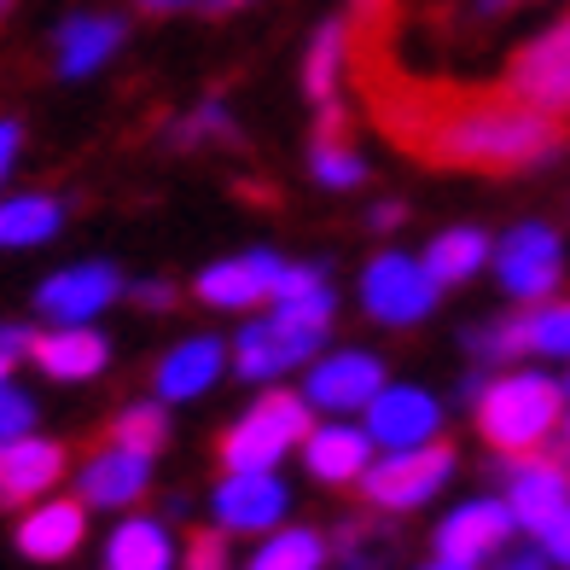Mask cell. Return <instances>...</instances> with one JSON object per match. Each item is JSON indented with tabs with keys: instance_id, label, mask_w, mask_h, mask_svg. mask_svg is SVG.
Here are the masks:
<instances>
[{
	"instance_id": "6da1fadb",
	"label": "cell",
	"mask_w": 570,
	"mask_h": 570,
	"mask_svg": "<svg viewBox=\"0 0 570 570\" xmlns=\"http://www.w3.org/2000/svg\"><path fill=\"white\" fill-rule=\"evenodd\" d=\"M559 117L518 106L512 94H472L425 122H407V146L454 169H535L559 158Z\"/></svg>"
},
{
	"instance_id": "7a4b0ae2",
	"label": "cell",
	"mask_w": 570,
	"mask_h": 570,
	"mask_svg": "<svg viewBox=\"0 0 570 570\" xmlns=\"http://www.w3.org/2000/svg\"><path fill=\"white\" fill-rule=\"evenodd\" d=\"M472 413H478V436L495 454H535L548 436H559V420H564V384L548 379V373H501L478 384L472 396Z\"/></svg>"
},
{
	"instance_id": "3957f363",
	"label": "cell",
	"mask_w": 570,
	"mask_h": 570,
	"mask_svg": "<svg viewBox=\"0 0 570 570\" xmlns=\"http://www.w3.org/2000/svg\"><path fill=\"white\" fill-rule=\"evenodd\" d=\"M308 413L315 407L303 402V391H263L245 407V420L222 431V465L227 472H274L303 443V431L315 425Z\"/></svg>"
},
{
	"instance_id": "277c9868",
	"label": "cell",
	"mask_w": 570,
	"mask_h": 570,
	"mask_svg": "<svg viewBox=\"0 0 570 570\" xmlns=\"http://www.w3.org/2000/svg\"><path fill=\"white\" fill-rule=\"evenodd\" d=\"M454 478V449L449 443H420V449H384L361 472V495L379 512H420L449 489Z\"/></svg>"
},
{
	"instance_id": "5b68a950",
	"label": "cell",
	"mask_w": 570,
	"mask_h": 570,
	"mask_svg": "<svg viewBox=\"0 0 570 570\" xmlns=\"http://www.w3.org/2000/svg\"><path fill=\"white\" fill-rule=\"evenodd\" d=\"M326 350V326H303L292 315H279V308H268V315H256L239 326V338H233V373L250 379V384H274L279 373H297L308 367Z\"/></svg>"
},
{
	"instance_id": "8992f818",
	"label": "cell",
	"mask_w": 570,
	"mask_h": 570,
	"mask_svg": "<svg viewBox=\"0 0 570 570\" xmlns=\"http://www.w3.org/2000/svg\"><path fill=\"white\" fill-rule=\"evenodd\" d=\"M507 94L518 99V106H530V111L570 117V12L512 53Z\"/></svg>"
},
{
	"instance_id": "52a82bcc",
	"label": "cell",
	"mask_w": 570,
	"mask_h": 570,
	"mask_svg": "<svg viewBox=\"0 0 570 570\" xmlns=\"http://www.w3.org/2000/svg\"><path fill=\"white\" fill-rule=\"evenodd\" d=\"M501 292L518 303H548L564 279V245L548 222H518L501 245H489Z\"/></svg>"
},
{
	"instance_id": "ba28073f",
	"label": "cell",
	"mask_w": 570,
	"mask_h": 570,
	"mask_svg": "<svg viewBox=\"0 0 570 570\" xmlns=\"http://www.w3.org/2000/svg\"><path fill=\"white\" fill-rule=\"evenodd\" d=\"M436 292H443V285H436L420 256H407V250H384L361 268V308H367L379 326H420L436 308Z\"/></svg>"
},
{
	"instance_id": "9c48e42d",
	"label": "cell",
	"mask_w": 570,
	"mask_h": 570,
	"mask_svg": "<svg viewBox=\"0 0 570 570\" xmlns=\"http://www.w3.org/2000/svg\"><path fill=\"white\" fill-rule=\"evenodd\" d=\"M384 361L373 350H321L308 361V379H303V402L315 413H332V420H350L361 413L379 391H384Z\"/></svg>"
},
{
	"instance_id": "30bf717a",
	"label": "cell",
	"mask_w": 570,
	"mask_h": 570,
	"mask_svg": "<svg viewBox=\"0 0 570 570\" xmlns=\"http://www.w3.org/2000/svg\"><path fill=\"white\" fill-rule=\"evenodd\" d=\"M292 512V489L279 483V472H222L210 489V518L227 535H268Z\"/></svg>"
},
{
	"instance_id": "8fae6325",
	"label": "cell",
	"mask_w": 570,
	"mask_h": 570,
	"mask_svg": "<svg viewBox=\"0 0 570 570\" xmlns=\"http://www.w3.org/2000/svg\"><path fill=\"white\" fill-rule=\"evenodd\" d=\"M507 512L524 535H541L570 507V465L548 454H507Z\"/></svg>"
},
{
	"instance_id": "7c38bea8",
	"label": "cell",
	"mask_w": 570,
	"mask_h": 570,
	"mask_svg": "<svg viewBox=\"0 0 570 570\" xmlns=\"http://www.w3.org/2000/svg\"><path fill=\"white\" fill-rule=\"evenodd\" d=\"M122 297V274L111 263H70L59 274L41 279L36 292V315L53 326H88Z\"/></svg>"
},
{
	"instance_id": "4fadbf2b",
	"label": "cell",
	"mask_w": 570,
	"mask_h": 570,
	"mask_svg": "<svg viewBox=\"0 0 570 570\" xmlns=\"http://www.w3.org/2000/svg\"><path fill=\"white\" fill-rule=\"evenodd\" d=\"M361 425H367L373 449H420V443H436L443 431V402L420 384H384V391L361 407Z\"/></svg>"
},
{
	"instance_id": "5bb4252c",
	"label": "cell",
	"mask_w": 570,
	"mask_h": 570,
	"mask_svg": "<svg viewBox=\"0 0 570 570\" xmlns=\"http://www.w3.org/2000/svg\"><path fill=\"white\" fill-rule=\"evenodd\" d=\"M151 489V454L122 449V443H99L82 465H76V501L99 507V512H128Z\"/></svg>"
},
{
	"instance_id": "9a60e30c",
	"label": "cell",
	"mask_w": 570,
	"mask_h": 570,
	"mask_svg": "<svg viewBox=\"0 0 570 570\" xmlns=\"http://www.w3.org/2000/svg\"><path fill=\"white\" fill-rule=\"evenodd\" d=\"M512 535H518V524H512L507 501L478 495V501H460L454 512H443V524H436V553L460 559V564H489Z\"/></svg>"
},
{
	"instance_id": "2e32d148",
	"label": "cell",
	"mask_w": 570,
	"mask_h": 570,
	"mask_svg": "<svg viewBox=\"0 0 570 570\" xmlns=\"http://www.w3.org/2000/svg\"><path fill=\"white\" fill-rule=\"evenodd\" d=\"M279 256L274 250H239V256H222V263H210L198 274V303L204 308H227V315H245V308H256V303H268L274 297V285H279Z\"/></svg>"
},
{
	"instance_id": "e0dca14e",
	"label": "cell",
	"mask_w": 570,
	"mask_h": 570,
	"mask_svg": "<svg viewBox=\"0 0 570 570\" xmlns=\"http://www.w3.org/2000/svg\"><path fill=\"white\" fill-rule=\"evenodd\" d=\"M297 454H303V465H308V478L315 483H326V489H350V483H361V472L373 465V436H367V425H355V420H326L321 425H308L303 431V443H297Z\"/></svg>"
},
{
	"instance_id": "ac0fdd59",
	"label": "cell",
	"mask_w": 570,
	"mask_h": 570,
	"mask_svg": "<svg viewBox=\"0 0 570 570\" xmlns=\"http://www.w3.org/2000/svg\"><path fill=\"white\" fill-rule=\"evenodd\" d=\"M65 465H70L65 443H53V436L23 431L12 443H0V507H30L41 495H53Z\"/></svg>"
},
{
	"instance_id": "d6986e66",
	"label": "cell",
	"mask_w": 570,
	"mask_h": 570,
	"mask_svg": "<svg viewBox=\"0 0 570 570\" xmlns=\"http://www.w3.org/2000/svg\"><path fill=\"white\" fill-rule=\"evenodd\" d=\"M18 553L36 559V564H65L76 548L88 541V507L82 501H65V495H41L23 507L18 518Z\"/></svg>"
},
{
	"instance_id": "ffe728a7",
	"label": "cell",
	"mask_w": 570,
	"mask_h": 570,
	"mask_svg": "<svg viewBox=\"0 0 570 570\" xmlns=\"http://www.w3.org/2000/svg\"><path fill=\"white\" fill-rule=\"evenodd\" d=\"M122 18L117 12H70L53 30V70L65 82H82V76L106 70L122 47Z\"/></svg>"
},
{
	"instance_id": "44dd1931",
	"label": "cell",
	"mask_w": 570,
	"mask_h": 570,
	"mask_svg": "<svg viewBox=\"0 0 570 570\" xmlns=\"http://www.w3.org/2000/svg\"><path fill=\"white\" fill-rule=\"evenodd\" d=\"M227 361L233 355L222 338H180L175 350H164L158 373H151V391H158V402H198L222 384Z\"/></svg>"
},
{
	"instance_id": "7402d4cb",
	"label": "cell",
	"mask_w": 570,
	"mask_h": 570,
	"mask_svg": "<svg viewBox=\"0 0 570 570\" xmlns=\"http://www.w3.org/2000/svg\"><path fill=\"white\" fill-rule=\"evenodd\" d=\"M30 355H36V367H41L47 379H59V384H88V379L106 373L111 344L99 338L94 326H47V332H36Z\"/></svg>"
},
{
	"instance_id": "603a6c76",
	"label": "cell",
	"mask_w": 570,
	"mask_h": 570,
	"mask_svg": "<svg viewBox=\"0 0 570 570\" xmlns=\"http://www.w3.org/2000/svg\"><path fill=\"white\" fill-rule=\"evenodd\" d=\"M180 548L164 518H122V524L106 535V570H175Z\"/></svg>"
},
{
	"instance_id": "cb8c5ba5",
	"label": "cell",
	"mask_w": 570,
	"mask_h": 570,
	"mask_svg": "<svg viewBox=\"0 0 570 570\" xmlns=\"http://www.w3.org/2000/svg\"><path fill=\"white\" fill-rule=\"evenodd\" d=\"M65 227V204L47 193H18L0 198V250H36L47 239H59Z\"/></svg>"
},
{
	"instance_id": "d4e9b609",
	"label": "cell",
	"mask_w": 570,
	"mask_h": 570,
	"mask_svg": "<svg viewBox=\"0 0 570 570\" xmlns=\"http://www.w3.org/2000/svg\"><path fill=\"white\" fill-rule=\"evenodd\" d=\"M425 274L436 285H465L483 263H489V233L483 227H449V233H436L431 250L420 256Z\"/></svg>"
},
{
	"instance_id": "484cf974",
	"label": "cell",
	"mask_w": 570,
	"mask_h": 570,
	"mask_svg": "<svg viewBox=\"0 0 570 570\" xmlns=\"http://www.w3.org/2000/svg\"><path fill=\"white\" fill-rule=\"evenodd\" d=\"M250 570H326V535L308 524H279L263 535Z\"/></svg>"
},
{
	"instance_id": "4316f807",
	"label": "cell",
	"mask_w": 570,
	"mask_h": 570,
	"mask_svg": "<svg viewBox=\"0 0 570 570\" xmlns=\"http://www.w3.org/2000/svg\"><path fill=\"white\" fill-rule=\"evenodd\" d=\"M338 70H344V23L326 18L315 36H308V53H303V94L326 106L338 99Z\"/></svg>"
},
{
	"instance_id": "83f0119b",
	"label": "cell",
	"mask_w": 570,
	"mask_h": 570,
	"mask_svg": "<svg viewBox=\"0 0 570 570\" xmlns=\"http://www.w3.org/2000/svg\"><path fill=\"white\" fill-rule=\"evenodd\" d=\"M308 175H315L326 193H350L367 180V158H361L344 135H315V146H308Z\"/></svg>"
},
{
	"instance_id": "f1b7e54d",
	"label": "cell",
	"mask_w": 570,
	"mask_h": 570,
	"mask_svg": "<svg viewBox=\"0 0 570 570\" xmlns=\"http://www.w3.org/2000/svg\"><path fill=\"white\" fill-rule=\"evenodd\" d=\"M111 443L140 449V454L158 460V449L169 443V413H164V402H128L117 420H111Z\"/></svg>"
},
{
	"instance_id": "f546056e",
	"label": "cell",
	"mask_w": 570,
	"mask_h": 570,
	"mask_svg": "<svg viewBox=\"0 0 570 570\" xmlns=\"http://www.w3.org/2000/svg\"><path fill=\"white\" fill-rule=\"evenodd\" d=\"M524 355L570 361V303H535L524 315Z\"/></svg>"
},
{
	"instance_id": "4dcf8cb0",
	"label": "cell",
	"mask_w": 570,
	"mask_h": 570,
	"mask_svg": "<svg viewBox=\"0 0 570 570\" xmlns=\"http://www.w3.org/2000/svg\"><path fill=\"white\" fill-rule=\"evenodd\" d=\"M465 350H472L478 361H495V367H507V361H524V315L472 326V332H465Z\"/></svg>"
},
{
	"instance_id": "1f68e13d",
	"label": "cell",
	"mask_w": 570,
	"mask_h": 570,
	"mask_svg": "<svg viewBox=\"0 0 570 570\" xmlns=\"http://www.w3.org/2000/svg\"><path fill=\"white\" fill-rule=\"evenodd\" d=\"M23 431H36V396L18 391L12 379H0V443H12Z\"/></svg>"
},
{
	"instance_id": "d6a6232c",
	"label": "cell",
	"mask_w": 570,
	"mask_h": 570,
	"mask_svg": "<svg viewBox=\"0 0 570 570\" xmlns=\"http://www.w3.org/2000/svg\"><path fill=\"white\" fill-rule=\"evenodd\" d=\"M175 140H180V146H193V140H233V117H227V106H222V99H204V106L175 128Z\"/></svg>"
},
{
	"instance_id": "836d02e7",
	"label": "cell",
	"mask_w": 570,
	"mask_h": 570,
	"mask_svg": "<svg viewBox=\"0 0 570 570\" xmlns=\"http://www.w3.org/2000/svg\"><path fill=\"white\" fill-rule=\"evenodd\" d=\"M180 570H233V553H227V530H204L187 541L180 553Z\"/></svg>"
},
{
	"instance_id": "e575fe53",
	"label": "cell",
	"mask_w": 570,
	"mask_h": 570,
	"mask_svg": "<svg viewBox=\"0 0 570 570\" xmlns=\"http://www.w3.org/2000/svg\"><path fill=\"white\" fill-rule=\"evenodd\" d=\"M535 541H541V553H548V564H553V570H570V507H564V512H559V518H553V524L541 530Z\"/></svg>"
},
{
	"instance_id": "d590c367",
	"label": "cell",
	"mask_w": 570,
	"mask_h": 570,
	"mask_svg": "<svg viewBox=\"0 0 570 570\" xmlns=\"http://www.w3.org/2000/svg\"><path fill=\"white\" fill-rule=\"evenodd\" d=\"M18 151H23V122H18V117H0V187L12 180Z\"/></svg>"
},
{
	"instance_id": "8d00e7d4",
	"label": "cell",
	"mask_w": 570,
	"mask_h": 570,
	"mask_svg": "<svg viewBox=\"0 0 570 570\" xmlns=\"http://www.w3.org/2000/svg\"><path fill=\"white\" fill-rule=\"evenodd\" d=\"M489 564H495V570H553L541 548H512V541H507V548L489 559Z\"/></svg>"
},
{
	"instance_id": "74e56055",
	"label": "cell",
	"mask_w": 570,
	"mask_h": 570,
	"mask_svg": "<svg viewBox=\"0 0 570 570\" xmlns=\"http://www.w3.org/2000/svg\"><path fill=\"white\" fill-rule=\"evenodd\" d=\"M128 297H135L140 308H175V285H164V279H140V285H128Z\"/></svg>"
},
{
	"instance_id": "f35d334b",
	"label": "cell",
	"mask_w": 570,
	"mask_h": 570,
	"mask_svg": "<svg viewBox=\"0 0 570 570\" xmlns=\"http://www.w3.org/2000/svg\"><path fill=\"white\" fill-rule=\"evenodd\" d=\"M30 344H36V332H30V326H0V361H7V367L30 355Z\"/></svg>"
},
{
	"instance_id": "ab89813d",
	"label": "cell",
	"mask_w": 570,
	"mask_h": 570,
	"mask_svg": "<svg viewBox=\"0 0 570 570\" xmlns=\"http://www.w3.org/2000/svg\"><path fill=\"white\" fill-rule=\"evenodd\" d=\"M518 7H530V0H465V18H472V23H495V18H507Z\"/></svg>"
},
{
	"instance_id": "60d3db41",
	"label": "cell",
	"mask_w": 570,
	"mask_h": 570,
	"mask_svg": "<svg viewBox=\"0 0 570 570\" xmlns=\"http://www.w3.org/2000/svg\"><path fill=\"white\" fill-rule=\"evenodd\" d=\"M402 222H407V204H396V198H384V204H373V210H367V227H379V233H391Z\"/></svg>"
},
{
	"instance_id": "b9f144b4",
	"label": "cell",
	"mask_w": 570,
	"mask_h": 570,
	"mask_svg": "<svg viewBox=\"0 0 570 570\" xmlns=\"http://www.w3.org/2000/svg\"><path fill=\"white\" fill-rule=\"evenodd\" d=\"M146 12H180V7H198V0H140Z\"/></svg>"
},
{
	"instance_id": "7bdbcfd3",
	"label": "cell",
	"mask_w": 570,
	"mask_h": 570,
	"mask_svg": "<svg viewBox=\"0 0 570 570\" xmlns=\"http://www.w3.org/2000/svg\"><path fill=\"white\" fill-rule=\"evenodd\" d=\"M420 570H478V564H460V559H443V553H436V559L420 564Z\"/></svg>"
},
{
	"instance_id": "ee69618b",
	"label": "cell",
	"mask_w": 570,
	"mask_h": 570,
	"mask_svg": "<svg viewBox=\"0 0 570 570\" xmlns=\"http://www.w3.org/2000/svg\"><path fill=\"white\" fill-rule=\"evenodd\" d=\"M210 12H239V7H256V0H204Z\"/></svg>"
},
{
	"instance_id": "f6af8a7d",
	"label": "cell",
	"mask_w": 570,
	"mask_h": 570,
	"mask_svg": "<svg viewBox=\"0 0 570 570\" xmlns=\"http://www.w3.org/2000/svg\"><path fill=\"white\" fill-rule=\"evenodd\" d=\"M559 431H564V443H570V402H564V420H559Z\"/></svg>"
},
{
	"instance_id": "bcb514c9",
	"label": "cell",
	"mask_w": 570,
	"mask_h": 570,
	"mask_svg": "<svg viewBox=\"0 0 570 570\" xmlns=\"http://www.w3.org/2000/svg\"><path fill=\"white\" fill-rule=\"evenodd\" d=\"M0 379H12V367H7V361H0Z\"/></svg>"
},
{
	"instance_id": "7dc6e473",
	"label": "cell",
	"mask_w": 570,
	"mask_h": 570,
	"mask_svg": "<svg viewBox=\"0 0 570 570\" xmlns=\"http://www.w3.org/2000/svg\"><path fill=\"white\" fill-rule=\"evenodd\" d=\"M564 402H570V384H564Z\"/></svg>"
}]
</instances>
